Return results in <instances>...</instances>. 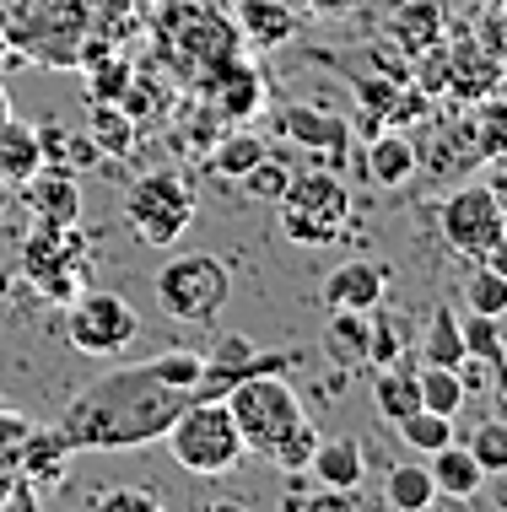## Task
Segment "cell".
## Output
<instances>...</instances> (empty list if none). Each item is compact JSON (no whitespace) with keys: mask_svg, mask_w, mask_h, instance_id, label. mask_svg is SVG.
<instances>
[{"mask_svg":"<svg viewBox=\"0 0 507 512\" xmlns=\"http://www.w3.org/2000/svg\"><path fill=\"white\" fill-rule=\"evenodd\" d=\"M400 356H405V324H400V318H389V313H383V318L367 313V362H373V367H394Z\"/></svg>","mask_w":507,"mask_h":512,"instance_id":"28","label":"cell"},{"mask_svg":"<svg viewBox=\"0 0 507 512\" xmlns=\"http://www.w3.org/2000/svg\"><path fill=\"white\" fill-rule=\"evenodd\" d=\"M92 507H141V512H152V507H157V496H152V491H130V486H119V491L92 496Z\"/></svg>","mask_w":507,"mask_h":512,"instance_id":"32","label":"cell"},{"mask_svg":"<svg viewBox=\"0 0 507 512\" xmlns=\"http://www.w3.org/2000/svg\"><path fill=\"white\" fill-rule=\"evenodd\" d=\"M416 389H421V405L437 410V415H459L464 410V378H459V367H427L421 362L416 367Z\"/></svg>","mask_w":507,"mask_h":512,"instance_id":"22","label":"cell"},{"mask_svg":"<svg viewBox=\"0 0 507 512\" xmlns=\"http://www.w3.org/2000/svg\"><path fill=\"white\" fill-rule=\"evenodd\" d=\"M491 394H497V399H502V415H507V367L497 372V383H491Z\"/></svg>","mask_w":507,"mask_h":512,"instance_id":"34","label":"cell"},{"mask_svg":"<svg viewBox=\"0 0 507 512\" xmlns=\"http://www.w3.org/2000/svg\"><path fill=\"white\" fill-rule=\"evenodd\" d=\"M205 372V356L195 351H168L152 362H135L98 378L92 389L71 399L60 415V442L81 453H114V448H141V442L168 437V426L195 405V383Z\"/></svg>","mask_w":507,"mask_h":512,"instance_id":"1","label":"cell"},{"mask_svg":"<svg viewBox=\"0 0 507 512\" xmlns=\"http://www.w3.org/2000/svg\"><path fill=\"white\" fill-rule=\"evenodd\" d=\"M383 297H389V270L373 265V259H346V265H335L324 275V302L346 313H378Z\"/></svg>","mask_w":507,"mask_h":512,"instance_id":"9","label":"cell"},{"mask_svg":"<svg viewBox=\"0 0 507 512\" xmlns=\"http://www.w3.org/2000/svg\"><path fill=\"white\" fill-rule=\"evenodd\" d=\"M394 432H400V442L410 453H421V459H427V453H437L443 448V442H454V415H437V410H410V415H400V421H394Z\"/></svg>","mask_w":507,"mask_h":512,"instance_id":"21","label":"cell"},{"mask_svg":"<svg viewBox=\"0 0 507 512\" xmlns=\"http://www.w3.org/2000/svg\"><path fill=\"white\" fill-rule=\"evenodd\" d=\"M227 81H222V108H227V119H249L254 108H259V76L254 71H243V65H222Z\"/></svg>","mask_w":507,"mask_h":512,"instance_id":"30","label":"cell"},{"mask_svg":"<svg viewBox=\"0 0 507 512\" xmlns=\"http://www.w3.org/2000/svg\"><path fill=\"white\" fill-rule=\"evenodd\" d=\"M141 340V318L114 292H76L65 308V345L81 356H125Z\"/></svg>","mask_w":507,"mask_h":512,"instance_id":"7","label":"cell"},{"mask_svg":"<svg viewBox=\"0 0 507 512\" xmlns=\"http://www.w3.org/2000/svg\"><path fill=\"white\" fill-rule=\"evenodd\" d=\"M281 135H286V141H297V146H308V151H319V168H335V162L346 157L351 124L335 119V114H324V108H313V103H292L281 114Z\"/></svg>","mask_w":507,"mask_h":512,"instance_id":"10","label":"cell"},{"mask_svg":"<svg viewBox=\"0 0 507 512\" xmlns=\"http://www.w3.org/2000/svg\"><path fill=\"white\" fill-rule=\"evenodd\" d=\"M11 119V98H6V87H0V124Z\"/></svg>","mask_w":507,"mask_h":512,"instance_id":"36","label":"cell"},{"mask_svg":"<svg viewBox=\"0 0 507 512\" xmlns=\"http://www.w3.org/2000/svg\"><path fill=\"white\" fill-rule=\"evenodd\" d=\"M470 130H475V146H481V162L507 157V103H486Z\"/></svg>","mask_w":507,"mask_h":512,"instance_id":"31","label":"cell"},{"mask_svg":"<svg viewBox=\"0 0 507 512\" xmlns=\"http://www.w3.org/2000/svg\"><path fill=\"white\" fill-rule=\"evenodd\" d=\"M38 168H44V135H38L33 124L6 119L0 124V178H6V184H27Z\"/></svg>","mask_w":507,"mask_h":512,"instance_id":"13","label":"cell"},{"mask_svg":"<svg viewBox=\"0 0 507 512\" xmlns=\"http://www.w3.org/2000/svg\"><path fill=\"white\" fill-rule=\"evenodd\" d=\"M33 205H44V221H60V227H71L81 216V189L71 173L60 168H38L33 173Z\"/></svg>","mask_w":507,"mask_h":512,"instance_id":"19","label":"cell"},{"mask_svg":"<svg viewBox=\"0 0 507 512\" xmlns=\"http://www.w3.org/2000/svg\"><path fill=\"white\" fill-rule=\"evenodd\" d=\"M222 399L232 410V426H238L243 448L270 459L276 469H286V475H303L319 432H313L297 389L286 383V372H254V378L232 383Z\"/></svg>","mask_w":507,"mask_h":512,"instance_id":"2","label":"cell"},{"mask_svg":"<svg viewBox=\"0 0 507 512\" xmlns=\"http://www.w3.org/2000/svg\"><path fill=\"white\" fill-rule=\"evenodd\" d=\"M437 227H443V243L454 248V254L481 265V259L491 254V243L507 232V205L491 195V184H464L443 200Z\"/></svg>","mask_w":507,"mask_h":512,"instance_id":"8","label":"cell"},{"mask_svg":"<svg viewBox=\"0 0 507 512\" xmlns=\"http://www.w3.org/2000/svg\"><path fill=\"white\" fill-rule=\"evenodd\" d=\"M238 184H243V189H249V195H254V200H265V205H276V200L286 195V184H292V168H286V162H276V157H270V151H265V157H259V162H254V168H249V173H243V178H238Z\"/></svg>","mask_w":507,"mask_h":512,"instance_id":"29","label":"cell"},{"mask_svg":"<svg viewBox=\"0 0 507 512\" xmlns=\"http://www.w3.org/2000/svg\"><path fill=\"white\" fill-rule=\"evenodd\" d=\"M6 286H11V281H6V270H0V302H6Z\"/></svg>","mask_w":507,"mask_h":512,"instance_id":"37","label":"cell"},{"mask_svg":"<svg viewBox=\"0 0 507 512\" xmlns=\"http://www.w3.org/2000/svg\"><path fill=\"white\" fill-rule=\"evenodd\" d=\"M459 335H464V356H481L491 367H507V345H502V318L470 313L459 318Z\"/></svg>","mask_w":507,"mask_h":512,"instance_id":"24","label":"cell"},{"mask_svg":"<svg viewBox=\"0 0 507 512\" xmlns=\"http://www.w3.org/2000/svg\"><path fill=\"white\" fill-rule=\"evenodd\" d=\"M373 410L383 415V421H400V415L410 410H421V389H416V372L410 367H378V378H373Z\"/></svg>","mask_w":507,"mask_h":512,"instance_id":"17","label":"cell"},{"mask_svg":"<svg viewBox=\"0 0 507 512\" xmlns=\"http://www.w3.org/2000/svg\"><path fill=\"white\" fill-rule=\"evenodd\" d=\"M276 205H281V232L303 248L335 243L351 221V189L335 168H303V173L292 168V184Z\"/></svg>","mask_w":507,"mask_h":512,"instance_id":"3","label":"cell"},{"mask_svg":"<svg viewBox=\"0 0 507 512\" xmlns=\"http://www.w3.org/2000/svg\"><path fill=\"white\" fill-rule=\"evenodd\" d=\"M259 157H265V141H259L254 130H232L227 141L211 151V168L222 173V178H243V173H249L254 162H259Z\"/></svg>","mask_w":507,"mask_h":512,"instance_id":"26","label":"cell"},{"mask_svg":"<svg viewBox=\"0 0 507 512\" xmlns=\"http://www.w3.org/2000/svg\"><path fill=\"white\" fill-rule=\"evenodd\" d=\"M464 448L475 453V464H481L486 475H507V415H491V421H481Z\"/></svg>","mask_w":507,"mask_h":512,"instance_id":"27","label":"cell"},{"mask_svg":"<svg viewBox=\"0 0 507 512\" xmlns=\"http://www.w3.org/2000/svg\"><path fill=\"white\" fill-rule=\"evenodd\" d=\"M486 265L507 275V232H502V238H497V243H491V254H486Z\"/></svg>","mask_w":507,"mask_h":512,"instance_id":"33","label":"cell"},{"mask_svg":"<svg viewBox=\"0 0 507 512\" xmlns=\"http://www.w3.org/2000/svg\"><path fill=\"white\" fill-rule=\"evenodd\" d=\"M421 362L427 367H459L464 362V335H459V313L448 308H432L427 329H421Z\"/></svg>","mask_w":507,"mask_h":512,"instance_id":"18","label":"cell"},{"mask_svg":"<svg viewBox=\"0 0 507 512\" xmlns=\"http://www.w3.org/2000/svg\"><path fill=\"white\" fill-rule=\"evenodd\" d=\"M383 502L394 512H427L437 502L432 469L427 464H389V480H383Z\"/></svg>","mask_w":507,"mask_h":512,"instance_id":"15","label":"cell"},{"mask_svg":"<svg viewBox=\"0 0 507 512\" xmlns=\"http://www.w3.org/2000/svg\"><path fill=\"white\" fill-rule=\"evenodd\" d=\"M308 6H313V11H346L351 0H308Z\"/></svg>","mask_w":507,"mask_h":512,"instance_id":"35","label":"cell"},{"mask_svg":"<svg viewBox=\"0 0 507 512\" xmlns=\"http://www.w3.org/2000/svg\"><path fill=\"white\" fill-rule=\"evenodd\" d=\"M168 448H173L178 469H189V475H200V480L232 475L238 459L249 453L238 437V426H232L227 399H195V405L168 426Z\"/></svg>","mask_w":507,"mask_h":512,"instance_id":"4","label":"cell"},{"mask_svg":"<svg viewBox=\"0 0 507 512\" xmlns=\"http://www.w3.org/2000/svg\"><path fill=\"white\" fill-rule=\"evenodd\" d=\"M464 308L470 313H486V318H502L507 313V275L491 270L486 259L470 270V281H464Z\"/></svg>","mask_w":507,"mask_h":512,"instance_id":"23","label":"cell"},{"mask_svg":"<svg viewBox=\"0 0 507 512\" xmlns=\"http://www.w3.org/2000/svg\"><path fill=\"white\" fill-rule=\"evenodd\" d=\"M243 27L259 49H281L297 33V11L286 0H243Z\"/></svg>","mask_w":507,"mask_h":512,"instance_id":"20","label":"cell"},{"mask_svg":"<svg viewBox=\"0 0 507 512\" xmlns=\"http://www.w3.org/2000/svg\"><path fill=\"white\" fill-rule=\"evenodd\" d=\"M416 168H421V157H416V146H410L405 135H394V130L373 135V146H367V178H373V184L400 189Z\"/></svg>","mask_w":507,"mask_h":512,"instance_id":"14","label":"cell"},{"mask_svg":"<svg viewBox=\"0 0 507 512\" xmlns=\"http://www.w3.org/2000/svg\"><path fill=\"white\" fill-rule=\"evenodd\" d=\"M308 475L330 491H356L367 475V453L356 437H319L313 442V459H308Z\"/></svg>","mask_w":507,"mask_h":512,"instance_id":"11","label":"cell"},{"mask_svg":"<svg viewBox=\"0 0 507 512\" xmlns=\"http://www.w3.org/2000/svg\"><path fill=\"white\" fill-rule=\"evenodd\" d=\"M6 200H11V195H6V184H0V211H6Z\"/></svg>","mask_w":507,"mask_h":512,"instance_id":"38","label":"cell"},{"mask_svg":"<svg viewBox=\"0 0 507 512\" xmlns=\"http://www.w3.org/2000/svg\"><path fill=\"white\" fill-rule=\"evenodd\" d=\"M125 221L146 248L178 243L189 232V221H195V189H189V178L173 168L141 173L125 189Z\"/></svg>","mask_w":507,"mask_h":512,"instance_id":"5","label":"cell"},{"mask_svg":"<svg viewBox=\"0 0 507 512\" xmlns=\"http://www.w3.org/2000/svg\"><path fill=\"white\" fill-rule=\"evenodd\" d=\"M92 141H98L103 157H125V151L135 146V119L125 114V108L98 103L92 108Z\"/></svg>","mask_w":507,"mask_h":512,"instance_id":"25","label":"cell"},{"mask_svg":"<svg viewBox=\"0 0 507 512\" xmlns=\"http://www.w3.org/2000/svg\"><path fill=\"white\" fill-rule=\"evenodd\" d=\"M427 469H432L437 496H454V502H470V496H481V486H486V469L475 464V453L459 448V442H443L437 453H427Z\"/></svg>","mask_w":507,"mask_h":512,"instance_id":"12","label":"cell"},{"mask_svg":"<svg viewBox=\"0 0 507 512\" xmlns=\"http://www.w3.org/2000/svg\"><path fill=\"white\" fill-rule=\"evenodd\" d=\"M232 297V270L216 254H178L157 270V308L178 324H211Z\"/></svg>","mask_w":507,"mask_h":512,"instance_id":"6","label":"cell"},{"mask_svg":"<svg viewBox=\"0 0 507 512\" xmlns=\"http://www.w3.org/2000/svg\"><path fill=\"white\" fill-rule=\"evenodd\" d=\"M324 356L335 367H362L367 362V313L335 308L330 324H324Z\"/></svg>","mask_w":507,"mask_h":512,"instance_id":"16","label":"cell"}]
</instances>
